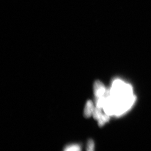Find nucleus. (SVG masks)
Listing matches in <instances>:
<instances>
[{
    "label": "nucleus",
    "instance_id": "1",
    "mask_svg": "<svg viewBox=\"0 0 151 151\" xmlns=\"http://www.w3.org/2000/svg\"><path fill=\"white\" fill-rule=\"evenodd\" d=\"M106 91L105 86L101 81L97 80L94 82V92L97 100L103 98Z\"/></svg>",
    "mask_w": 151,
    "mask_h": 151
},
{
    "label": "nucleus",
    "instance_id": "2",
    "mask_svg": "<svg viewBox=\"0 0 151 151\" xmlns=\"http://www.w3.org/2000/svg\"><path fill=\"white\" fill-rule=\"evenodd\" d=\"M95 107L93 102L91 100H88L86 102L84 110V116L88 118L92 115Z\"/></svg>",
    "mask_w": 151,
    "mask_h": 151
},
{
    "label": "nucleus",
    "instance_id": "3",
    "mask_svg": "<svg viewBox=\"0 0 151 151\" xmlns=\"http://www.w3.org/2000/svg\"><path fill=\"white\" fill-rule=\"evenodd\" d=\"M103 115L101 108L97 107V106L95 107L94 111H93V114H92V116H93L94 119L98 121V119H100V117Z\"/></svg>",
    "mask_w": 151,
    "mask_h": 151
},
{
    "label": "nucleus",
    "instance_id": "4",
    "mask_svg": "<svg viewBox=\"0 0 151 151\" xmlns=\"http://www.w3.org/2000/svg\"><path fill=\"white\" fill-rule=\"evenodd\" d=\"M110 120V117L108 114H103L102 116L100 117V119H98V125L99 127H102L105 125V123L109 122Z\"/></svg>",
    "mask_w": 151,
    "mask_h": 151
},
{
    "label": "nucleus",
    "instance_id": "5",
    "mask_svg": "<svg viewBox=\"0 0 151 151\" xmlns=\"http://www.w3.org/2000/svg\"><path fill=\"white\" fill-rule=\"evenodd\" d=\"M81 150V147L78 145H73L68 146L64 149V151H80Z\"/></svg>",
    "mask_w": 151,
    "mask_h": 151
},
{
    "label": "nucleus",
    "instance_id": "6",
    "mask_svg": "<svg viewBox=\"0 0 151 151\" xmlns=\"http://www.w3.org/2000/svg\"><path fill=\"white\" fill-rule=\"evenodd\" d=\"M94 141L92 139H89L87 143V149L86 150L88 151H94Z\"/></svg>",
    "mask_w": 151,
    "mask_h": 151
}]
</instances>
